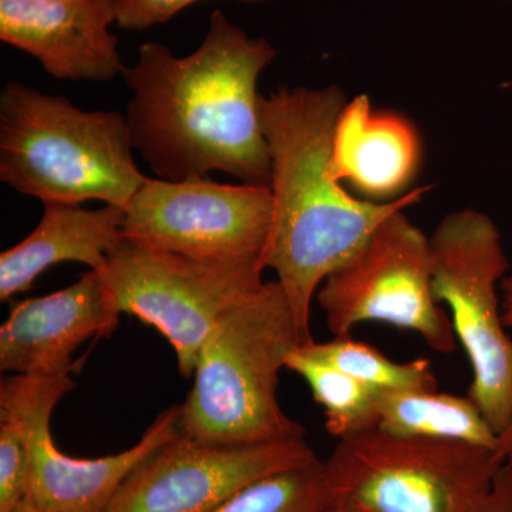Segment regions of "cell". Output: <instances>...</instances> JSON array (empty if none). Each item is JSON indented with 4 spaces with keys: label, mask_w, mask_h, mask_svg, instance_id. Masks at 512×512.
<instances>
[{
    "label": "cell",
    "mask_w": 512,
    "mask_h": 512,
    "mask_svg": "<svg viewBox=\"0 0 512 512\" xmlns=\"http://www.w3.org/2000/svg\"><path fill=\"white\" fill-rule=\"evenodd\" d=\"M497 453L504 463L512 464V423L498 439Z\"/></svg>",
    "instance_id": "24"
},
{
    "label": "cell",
    "mask_w": 512,
    "mask_h": 512,
    "mask_svg": "<svg viewBox=\"0 0 512 512\" xmlns=\"http://www.w3.org/2000/svg\"><path fill=\"white\" fill-rule=\"evenodd\" d=\"M501 2H512V0H501Z\"/></svg>",
    "instance_id": "27"
},
{
    "label": "cell",
    "mask_w": 512,
    "mask_h": 512,
    "mask_svg": "<svg viewBox=\"0 0 512 512\" xmlns=\"http://www.w3.org/2000/svg\"><path fill=\"white\" fill-rule=\"evenodd\" d=\"M376 430L397 437L460 441L497 450L498 434L470 397L437 390L377 393Z\"/></svg>",
    "instance_id": "16"
},
{
    "label": "cell",
    "mask_w": 512,
    "mask_h": 512,
    "mask_svg": "<svg viewBox=\"0 0 512 512\" xmlns=\"http://www.w3.org/2000/svg\"><path fill=\"white\" fill-rule=\"evenodd\" d=\"M420 160V137L409 120L373 109L366 94L346 101L329 160V173L338 183H349L369 201L397 200L409 192Z\"/></svg>",
    "instance_id": "14"
},
{
    "label": "cell",
    "mask_w": 512,
    "mask_h": 512,
    "mask_svg": "<svg viewBox=\"0 0 512 512\" xmlns=\"http://www.w3.org/2000/svg\"><path fill=\"white\" fill-rule=\"evenodd\" d=\"M126 116L86 111L22 83L0 93V180L43 204L101 201L126 211L146 183Z\"/></svg>",
    "instance_id": "4"
},
{
    "label": "cell",
    "mask_w": 512,
    "mask_h": 512,
    "mask_svg": "<svg viewBox=\"0 0 512 512\" xmlns=\"http://www.w3.org/2000/svg\"><path fill=\"white\" fill-rule=\"evenodd\" d=\"M96 272L114 311L136 316L170 342L185 379L194 376L215 323L265 285L259 261L191 258L127 238Z\"/></svg>",
    "instance_id": "7"
},
{
    "label": "cell",
    "mask_w": 512,
    "mask_h": 512,
    "mask_svg": "<svg viewBox=\"0 0 512 512\" xmlns=\"http://www.w3.org/2000/svg\"><path fill=\"white\" fill-rule=\"evenodd\" d=\"M275 47L251 37L221 10L201 45L184 57L161 43L138 47L123 76L134 151L160 180L225 173L244 184L271 183V158L259 116L258 82Z\"/></svg>",
    "instance_id": "1"
},
{
    "label": "cell",
    "mask_w": 512,
    "mask_h": 512,
    "mask_svg": "<svg viewBox=\"0 0 512 512\" xmlns=\"http://www.w3.org/2000/svg\"><path fill=\"white\" fill-rule=\"evenodd\" d=\"M332 507L323 461L255 481L211 512H326Z\"/></svg>",
    "instance_id": "19"
},
{
    "label": "cell",
    "mask_w": 512,
    "mask_h": 512,
    "mask_svg": "<svg viewBox=\"0 0 512 512\" xmlns=\"http://www.w3.org/2000/svg\"><path fill=\"white\" fill-rule=\"evenodd\" d=\"M113 23L116 0H0V40L57 80L109 82L124 73Z\"/></svg>",
    "instance_id": "12"
},
{
    "label": "cell",
    "mask_w": 512,
    "mask_h": 512,
    "mask_svg": "<svg viewBox=\"0 0 512 512\" xmlns=\"http://www.w3.org/2000/svg\"><path fill=\"white\" fill-rule=\"evenodd\" d=\"M302 348L309 355L325 360L349 376L355 377L376 393L437 390L439 386L429 360L393 362L373 346L357 342L350 336H335L329 342L311 340L303 343Z\"/></svg>",
    "instance_id": "18"
},
{
    "label": "cell",
    "mask_w": 512,
    "mask_h": 512,
    "mask_svg": "<svg viewBox=\"0 0 512 512\" xmlns=\"http://www.w3.org/2000/svg\"><path fill=\"white\" fill-rule=\"evenodd\" d=\"M326 512H353V511L345 510V508L330 507L329 510Z\"/></svg>",
    "instance_id": "26"
},
{
    "label": "cell",
    "mask_w": 512,
    "mask_h": 512,
    "mask_svg": "<svg viewBox=\"0 0 512 512\" xmlns=\"http://www.w3.org/2000/svg\"><path fill=\"white\" fill-rule=\"evenodd\" d=\"M205 0H116V25L124 30L141 32L164 25L174 16ZM241 3H264L269 0H235Z\"/></svg>",
    "instance_id": "21"
},
{
    "label": "cell",
    "mask_w": 512,
    "mask_h": 512,
    "mask_svg": "<svg viewBox=\"0 0 512 512\" xmlns=\"http://www.w3.org/2000/svg\"><path fill=\"white\" fill-rule=\"evenodd\" d=\"M480 512H512V464L498 468Z\"/></svg>",
    "instance_id": "22"
},
{
    "label": "cell",
    "mask_w": 512,
    "mask_h": 512,
    "mask_svg": "<svg viewBox=\"0 0 512 512\" xmlns=\"http://www.w3.org/2000/svg\"><path fill=\"white\" fill-rule=\"evenodd\" d=\"M501 299H503V319L507 329H512V271L501 282Z\"/></svg>",
    "instance_id": "23"
},
{
    "label": "cell",
    "mask_w": 512,
    "mask_h": 512,
    "mask_svg": "<svg viewBox=\"0 0 512 512\" xmlns=\"http://www.w3.org/2000/svg\"><path fill=\"white\" fill-rule=\"evenodd\" d=\"M74 387L70 373L5 377L0 407L15 414L28 440L29 500L47 512H104L126 478L180 434V404L158 414L133 447L113 456L76 458L56 447L50 430L57 403Z\"/></svg>",
    "instance_id": "10"
},
{
    "label": "cell",
    "mask_w": 512,
    "mask_h": 512,
    "mask_svg": "<svg viewBox=\"0 0 512 512\" xmlns=\"http://www.w3.org/2000/svg\"><path fill=\"white\" fill-rule=\"evenodd\" d=\"M271 218L265 185L147 178L126 208L123 235L191 258L261 264Z\"/></svg>",
    "instance_id": "9"
},
{
    "label": "cell",
    "mask_w": 512,
    "mask_h": 512,
    "mask_svg": "<svg viewBox=\"0 0 512 512\" xmlns=\"http://www.w3.org/2000/svg\"><path fill=\"white\" fill-rule=\"evenodd\" d=\"M504 461L493 448L372 430L323 461L332 507L353 512H480Z\"/></svg>",
    "instance_id": "5"
},
{
    "label": "cell",
    "mask_w": 512,
    "mask_h": 512,
    "mask_svg": "<svg viewBox=\"0 0 512 512\" xmlns=\"http://www.w3.org/2000/svg\"><path fill=\"white\" fill-rule=\"evenodd\" d=\"M286 369L305 379L315 402L323 407L326 430L338 440L376 430L377 393L302 345L286 360Z\"/></svg>",
    "instance_id": "17"
},
{
    "label": "cell",
    "mask_w": 512,
    "mask_h": 512,
    "mask_svg": "<svg viewBox=\"0 0 512 512\" xmlns=\"http://www.w3.org/2000/svg\"><path fill=\"white\" fill-rule=\"evenodd\" d=\"M10 512H47L45 510H42V508L37 507L36 504H33L32 501L29 500V498H26L25 501H22L18 505V507L13 508Z\"/></svg>",
    "instance_id": "25"
},
{
    "label": "cell",
    "mask_w": 512,
    "mask_h": 512,
    "mask_svg": "<svg viewBox=\"0 0 512 512\" xmlns=\"http://www.w3.org/2000/svg\"><path fill=\"white\" fill-rule=\"evenodd\" d=\"M301 345L284 289L265 282L222 315L201 346L180 433L228 446L305 439L278 399L279 373Z\"/></svg>",
    "instance_id": "3"
},
{
    "label": "cell",
    "mask_w": 512,
    "mask_h": 512,
    "mask_svg": "<svg viewBox=\"0 0 512 512\" xmlns=\"http://www.w3.org/2000/svg\"><path fill=\"white\" fill-rule=\"evenodd\" d=\"M338 86L262 96L259 116L271 158L272 218L261 268L272 269L311 342V308L322 282L355 254L380 222L419 204L431 187L387 202L353 197L329 173L333 131L346 104Z\"/></svg>",
    "instance_id": "2"
},
{
    "label": "cell",
    "mask_w": 512,
    "mask_h": 512,
    "mask_svg": "<svg viewBox=\"0 0 512 512\" xmlns=\"http://www.w3.org/2000/svg\"><path fill=\"white\" fill-rule=\"evenodd\" d=\"M430 242L434 298L450 309L473 370L468 397L500 437L512 423V338L498 292L510 272L503 237L484 212L460 210L440 221Z\"/></svg>",
    "instance_id": "6"
},
{
    "label": "cell",
    "mask_w": 512,
    "mask_h": 512,
    "mask_svg": "<svg viewBox=\"0 0 512 512\" xmlns=\"http://www.w3.org/2000/svg\"><path fill=\"white\" fill-rule=\"evenodd\" d=\"M28 440L15 414L0 407V512H10L28 498Z\"/></svg>",
    "instance_id": "20"
},
{
    "label": "cell",
    "mask_w": 512,
    "mask_h": 512,
    "mask_svg": "<svg viewBox=\"0 0 512 512\" xmlns=\"http://www.w3.org/2000/svg\"><path fill=\"white\" fill-rule=\"evenodd\" d=\"M120 315L96 271L62 291L18 303L0 328V369L22 376L72 373V355L86 340L109 338Z\"/></svg>",
    "instance_id": "13"
},
{
    "label": "cell",
    "mask_w": 512,
    "mask_h": 512,
    "mask_svg": "<svg viewBox=\"0 0 512 512\" xmlns=\"http://www.w3.org/2000/svg\"><path fill=\"white\" fill-rule=\"evenodd\" d=\"M316 460L305 439L228 446L180 433L126 478L104 512H211L255 481Z\"/></svg>",
    "instance_id": "11"
},
{
    "label": "cell",
    "mask_w": 512,
    "mask_h": 512,
    "mask_svg": "<svg viewBox=\"0 0 512 512\" xmlns=\"http://www.w3.org/2000/svg\"><path fill=\"white\" fill-rule=\"evenodd\" d=\"M316 301L335 336H350L360 323L380 322L412 330L443 355L457 348L450 315L434 298L430 238L406 210L377 225L322 282Z\"/></svg>",
    "instance_id": "8"
},
{
    "label": "cell",
    "mask_w": 512,
    "mask_h": 512,
    "mask_svg": "<svg viewBox=\"0 0 512 512\" xmlns=\"http://www.w3.org/2000/svg\"><path fill=\"white\" fill-rule=\"evenodd\" d=\"M126 211L114 205L84 210L82 205L45 204L32 234L0 255V299L32 288L37 276L62 262H79L99 271L124 241Z\"/></svg>",
    "instance_id": "15"
}]
</instances>
